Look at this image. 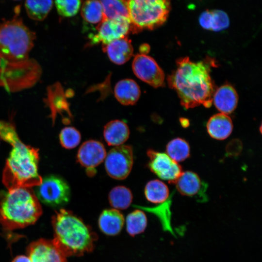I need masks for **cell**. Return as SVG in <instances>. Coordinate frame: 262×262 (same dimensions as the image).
Segmentation results:
<instances>
[{"label": "cell", "instance_id": "1", "mask_svg": "<svg viewBox=\"0 0 262 262\" xmlns=\"http://www.w3.org/2000/svg\"><path fill=\"white\" fill-rule=\"evenodd\" d=\"M213 60L195 62L188 57L176 61V69L167 79L168 85L177 93L185 109L199 105L209 108L213 103L214 84L210 76Z\"/></svg>", "mask_w": 262, "mask_h": 262}, {"label": "cell", "instance_id": "2", "mask_svg": "<svg viewBox=\"0 0 262 262\" xmlns=\"http://www.w3.org/2000/svg\"><path fill=\"white\" fill-rule=\"evenodd\" d=\"M0 138L11 145L2 181L7 190L39 185L43 178L38 173V149L23 143L13 124L0 121Z\"/></svg>", "mask_w": 262, "mask_h": 262}, {"label": "cell", "instance_id": "3", "mask_svg": "<svg viewBox=\"0 0 262 262\" xmlns=\"http://www.w3.org/2000/svg\"><path fill=\"white\" fill-rule=\"evenodd\" d=\"M55 246L66 257L82 256L92 252L97 234L71 211L61 209L52 217Z\"/></svg>", "mask_w": 262, "mask_h": 262}, {"label": "cell", "instance_id": "4", "mask_svg": "<svg viewBox=\"0 0 262 262\" xmlns=\"http://www.w3.org/2000/svg\"><path fill=\"white\" fill-rule=\"evenodd\" d=\"M42 213L40 201L32 188L0 192V223L6 230L34 224Z\"/></svg>", "mask_w": 262, "mask_h": 262}, {"label": "cell", "instance_id": "5", "mask_svg": "<svg viewBox=\"0 0 262 262\" xmlns=\"http://www.w3.org/2000/svg\"><path fill=\"white\" fill-rule=\"evenodd\" d=\"M35 38V33L18 17L1 23L0 56L11 63L25 62L28 59Z\"/></svg>", "mask_w": 262, "mask_h": 262}, {"label": "cell", "instance_id": "6", "mask_svg": "<svg viewBox=\"0 0 262 262\" xmlns=\"http://www.w3.org/2000/svg\"><path fill=\"white\" fill-rule=\"evenodd\" d=\"M127 3L132 33L163 25L171 8L170 0H127Z\"/></svg>", "mask_w": 262, "mask_h": 262}, {"label": "cell", "instance_id": "7", "mask_svg": "<svg viewBox=\"0 0 262 262\" xmlns=\"http://www.w3.org/2000/svg\"><path fill=\"white\" fill-rule=\"evenodd\" d=\"M35 194L42 203L51 207L65 205L70 197V189L62 177L51 175L43 179L42 183L35 187Z\"/></svg>", "mask_w": 262, "mask_h": 262}, {"label": "cell", "instance_id": "8", "mask_svg": "<svg viewBox=\"0 0 262 262\" xmlns=\"http://www.w3.org/2000/svg\"><path fill=\"white\" fill-rule=\"evenodd\" d=\"M104 161L106 171L110 177L124 180L129 176L132 167V148L128 145L116 146L106 154Z\"/></svg>", "mask_w": 262, "mask_h": 262}, {"label": "cell", "instance_id": "9", "mask_svg": "<svg viewBox=\"0 0 262 262\" xmlns=\"http://www.w3.org/2000/svg\"><path fill=\"white\" fill-rule=\"evenodd\" d=\"M96 30L97 33L90 37L91 44L101 42L102 45H106L115 39L127 36L131 32V24L127 17L105 18L99 23Z\"/></svg>", "mask_w": 262, "mask_h": 262}, {"label": "cell", "instance_id": "10", "mask_svg": "<svg viewBox=\"0 0 262 262\" xmlns=\"http://www.w3.org/2000/svg\"><path fill=\"white\" fill-rule=\"evenodd\" d=\"M132 68L137 78L154 87H159L164 84L163 70L153 58L147 54L136 55Z\"/></svg>", "mask_w": 262, "mask_h": 262}, {"label": "cell", "instance_id": "11", "mask_svg": "<svg viewBox=\"0 0 262 262\" xmlns=\"http://www.w3.org/2000/svg\"><path fill=\"white\" fill-rule=\"evenodd\" d=\"M147 154L149 158V169L161 179L174 182L182 172L178 163L166 153L149 149Z\"/></svg>", "mask_w": 262, "mask_h": 262}, {"label": "cell", "instance_id": "12", "mask_svg": "<svg viewBox=\"0 0 262 262\" xmlns=\"http://www.w3.org/2000/svg\"><path fill=\"white\" fill-rule=\"evenodd\" d=\"M106 155V149L102 143L96 140H89L80 147L77 161L86 168L87 175L92 177L95 175V168L105 160Z\"/></svg>", "mask_w": 262, "mask_h": 262}, {"label": "cell", "instance_id": "13", "mask_svg": "<svg viewBox=\"0 0 262 262\" xmlns=\"http://www.w3.org/2000/svg\"><path fill=\"white\" fill-rule=\"evenodd\" d=\"M32 262H67L66 257L52 240L39 239L32 242L27 249Z\"/></svg>", "mask_w": 262, "mask_h": 262}, {"label": "cell", "instance_id": "14", "mask_svg": "<svg viewBox=\"0 0 262 262\" xmlns=\"http://www.w3.org/2000/svg\"><path fill=\"white\" fill-rule=\"evenodd\" d=\"M104 52L109 59L117 65L125 64L133 55V49L131 41L127 36L115 39L102 45Z\"/></svg>", "mask_w": 262, "mask_h": 262}, {"label": "cell", "instance_id": "15", "mask_svg": "<svg viewBox=\"0 0 262 262\" xmlns=\"http://www.w3.org/2000/svg\"><path fill=\"white\" fill-rule=\"evenodd\" d=\"M178 191L182 195L196 197L203 196L207 184L195 173L186 171L182 172L175 182Z\"/></svg>", "mask_w": 262, "mask_h": 262}, {"label": "cell", "instance_id": "16", "mask_svg": "<svg viewBox=\"0 0 262 262\" xmlns=\"http://www.w3.org/2000/svg\"><path fill=\"white\" fill-rule=\"evenodd\" d=\"M238 96L234 87L225 84L214 92L213 102L221 113L226 115L231 113L236 108Z\"/></svg>", "mask_w": 262, "mask_h": 262}, {"label": "cell", "instance_id": "17", "mask_svg": "<svg viewBox=\"0 0 262 262\" xmlns=\"http://www.w3.org/2000/svg\"><path fill=\"white\" fill-rule=\"evenodd\" d=\"M98 224L101 231L106 235H116L121 231L123 227L124 218L117 209H106L100 213Z\"/></svg>", "mask_w": 262, "mask_h": 262}, {"label": "cell", "instance_id": "18", "mask_svg": "<svg viewBox=\"0 0 262 262\" xmlns=\"http://www.w3.org/2000/svg\"><path fill=\"white\" fill-rule=\"evenodd\" d=\"M207 130L210 136L217 140L228 138L233 130L230 117L227 115L219 113L210 117L207 123Z\"/></svg>", "mask_w": 262, "mask_h": 262}, {"label": "cell", "instance_id": "19", "mask_svg": "<svg viewBox=\"0 0 262 262\" xmlns=\"http://www.w3.org/2000/svg\"><path fill=\"white\" fill-rule=\"evenodd\" d=\"M130 130L126 123L114 120L107 123L103 129L104 138L109 146L122 145L129 138Z\"/></svg>", "mask_w": 262, "mask_h": 262}, {"label": "cell", "instance_id": "20", "mask_svg": "<svg viewBox=\"0 0 262 262\" xmlns=\"http://www.w3.org/2000/svg\"><path fill=\"white\" fill-rule=\"evenodd\" d=\"M114 93L116 99L124 105L135 104L141 94L138 85L134 81L130 79L119 81L115 87Z\"/></svg>", "mask_w": 262, "mask_h": 262}, {"label": "cell", "instance_id": "21", "mask_svg": "<svg viewBox=\"0 0 262 262\" xmlns=\"http://www.w3.org/2000/svg\"><path fill=\"white\" fill-rule=\"evenodd\" d=\"M146 199L154 204H161L169 198L168 187L163 181L153 180L148 181L144 189Z\"/></svg>", "mask_w": 262, "mask_h": 262}, {"label": "cell", "instance_id": "22", "mask_svg": "<svg viewBox=\"0 0 262 262\" xmlns=\"http://www.w3.org/2000/svg\"><path fill=\"white\" fill-rule=\"evenodd\" d=\"M53 6V0H26L25 7L28 16L34 20H43Z\"/></svg>", "mask_w": 262, "mask_h": 262}, {"label": "cell", "instance_id": "23", "mask_svg": "<svg viewBox=\"0 0 262 262\" xmlns=\"http://www.w3.org/2000/svg\"><path fill=\"white\" fill-rule=\"evenodd\" d=\"M132 197L131 191L124 186H117L114 187L108 195V199L111 206L117 210L127 209L131 203Z\"/></svg>", "mask_w": 262, "mask_h": 262}, {"label": "cell", "instance_id": "24", "mask_svg": "<svg viewBox=\"0 0 262 262\" xmlns=\"http://www.w3.org/2000/svg\"><path fill=\"white\" fill-rule=\"evenodd\" d=\"M166 151L172 160L178 163L185 160L189 157L190 147L186 140L181 138H176L168 143Z\"/></svg>", "mask_w": 262, "mask_h": 262}, {"label": "cell", "instance_id": "25", "mask_svg": "<svg viewBox=\"0 0 262 262\" xmlns=\"http://www.w3.org/2000/svg\"><path fill=\"white\" fill-rule=\"evenodd\" d=\"M81 15L84 20L92 24L99 23L105 18L99 0H86L81 8Z\"/></svg>", "mask_w": 262, "mask_h": 262}, {"label": "cell", "instance_id": "26", "mask_svg": "<svg viewBox=\"0 0 262 262\" xmlns=\"http://www.w3.org/2000/svg\"><path fill=\"white\" fill-rule=\"evenodd\" d=\"M126 223L128 233L134 236L144 231L147 226V218L143 211L135 210L127 215Z\"/></svg>", "mask_w": 262, "mask_h": 262}, {"label": "cell", "instance_id": "27", "mask_svg": "<svg viewBox=\"0 0 262 262\" xmlns=\"http://www.w3.org/2000/svg\"><path fill=\"white\" fill-rule=\"evenodd\" d=\"M103 8L105 18L129 17L127 0H99Z\"/></svg>", "mask_w": 262, "mask_h": 262}, {"label": "cell", "instance_id": "28", "mask_svg": "<svg viewBox=\"0 0 262 262\" xmlns=\"http://www.w3.org/2000/svg\"><path fill=\"white\" fill-rule=\"evenodd\" d=\"M59 140L61 146L66 149H72L76 147L81 140L80 131L72 127L63 128L59 134Z\"/></svg>", "mask_w": 262, "mask_h": 262}, {"label": "cell", "instance_id": "29", "mask_svg": "<svg viewBox=\"0 0 262 262\" xmlns=\"http://www.w3.org/2000/svg\"><path fill=\"white\" fill-rule=\"evenodd\" d=\"M210 31L219 32L227 29L229 19L227 14L221 10H211Z\"/></svg>", "mask_w": 262, "mask_h": 262}, {"label": "cell", "instance_id": "30", "mask_svg": "<svg viewBox=\"0 0 262 262\" xmlns=\"http://www.w3.org/2000/svg\"><path fill=\"white\" fill-rule=\"evenodd\" d=\"M58 13L64 17H71L77 14L81 6V0H55Z\"/></svg>", "mask_w": 262, "mask_h": 262}, {"label": "cell", "instance_id": "31", "mask_svg": "<svg viewBox=\"0 0 262 262\" xmlns=\"http://www.w3.org/2000/svg\"><path fill=\"white\" fill-rule=\"evenodd\" d=\"M170 204L171 199L169 197L166 201L153 208H146L139 206H137L136 207H138L141 209L146 210L156 214V215L161 219L163 222L165 223V226H167V228H168V227L169 226L170 228V212L169 211Z\"/></svg>", "mask_w": 262, "mask_h": 262}, {"label": "cell", "instance_id": "32", "mask_svg": "<svg viewBox=\"0 0 262 262\" xmlns=\"http://www.w3.org/2000/svg\"><path fill=\"white\" fill-rule=\"evenodd\" d=\"M11 262H32L28 256L19 255L15 257Z\"/></svg>", "mask_w": 262, "mask_h": 262}, {"label": "cell", "instance_id": "33", "mask_svg": "<svg viewBox=\"0 0 262 262\" xmlns=\"http://www.w3.org/2000/svg\"><path fill=\"white\" fill-rule=\"evenodd\" d=\"M150 47L147 44H143L139 48L140 54H147L149 51Z\"/></svg>", "mask_w": 262, "mask_h": 262}, {"label": "cell", "instance_id": "34", "mask_svg": "<svg viewBox=\"0 0 262 262\" xmlns=\"http://www.w3.org/2000/svg\"><path fill=\"white\" fill-rule=\"evenodd\" d=\"M2 60H3V58L0 56V65L2 62Z\"/></svg>", "mask_w": 262, "mask_h": 262}]
</instances>
